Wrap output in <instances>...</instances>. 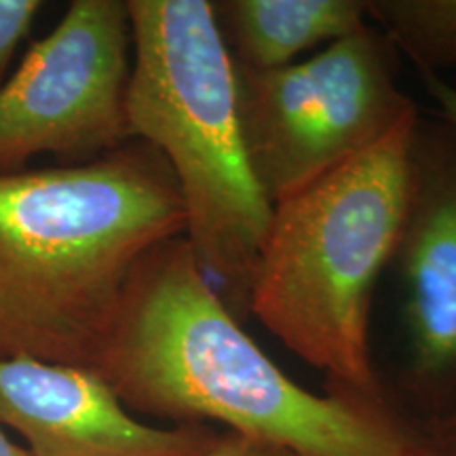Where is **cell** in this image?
<instances>
[{
  "mask_svg": "<svg viewBox=\"0 0 456 456\" xmlns=\"http://www.w3.org/2000/svg\"><path fill=\"white\" fill-rule=\"evenodd\" d=\"M41 0H0V85L7 81L13 57L41 13Z\"/></svg>",
  "mask_w": 456,
  "mask_h": 456,
  "instance_id": "11",
  "label": "cell"
},
{
  "mask_svg": "<svg viewBox=\"0 0 456 456\" xmlns=\"http://www.w3.org/2000/svg\"><path fill=\"white\" fill-rule=\"evenodd\" d=\"M0 425L30 456H201L220 442L209 425L155 427L81 366L0 357Z\"/></svg>",
  "mask_w": 456,
  "mask_h": 456,
  "instance_id": "8",
  "label": "cell"
},
{
  "mask_svg": "<svg viewBox=\"0 0 456 456\" xmlns=\"http://www.w3.org/2000/svg\"><path fill=\"white\" fill-rule=\"evenodd\" d=\"M425 456H456V406L446 414L423 420Z\"/></svg>",
  "mask_w": 456,
  "mask_h": 456,
  "instance_id": "12",
  "label": "cell"
},
{
  "mask_svg": "<svg viewBox=\"0 0 456 456\" xmlns=\"http://www.w3.org/2000/svg\"><path fill=\"white\" fill-rule=\"evenodd\" d=\"M214 15L235 70L289 66L319 45L370 24L366 0H216Z\"/></svg>",
  "mask_w": 456,
  "mask_h": 456,
  "instance_id": "9",
  "label": "cell"
},
{
  "mask_svg": "<svg viewBox=\"0 0 456 456\" xmlns=\"http://www.w3.org/2000/svg\"><path fill=\"white\" fill-rule=\"evenodd\" d=\"M201 456H294L288 450L271 446V444L239 436V433H222L220 442Z\"/></svg>",
  "mask_w": 456,
  "mask_h": 456,
  "instance_id": "13",
  "label": "cell"
},
{
  "mask_svg": "<svg viewBox=\"0 0 456 456\" xmlns=\"http://www.w3.org/2000/svg\"><path fill=\"white\" fill-rule=\"evenodd\" d=\"M131 414L224 425L294 456H425L423 423L389 399L302 389L245 334L184 237L135 265L85 366Z\"/></svg>",
  "mask_w": 456,
  "mask_h": 456,
  "instance_id": "1",
  "label": "cell"
},
{
  "mask_svg": "<svg viewBox=\"0 0 456 456\" xmlns=\"http://www.w3.org/2000/svg\"><path fill=\"white\" fill-rule=\"evenodd\" d=\"M419 77L436 104V117L456 129V85L448 83L440 74H419Z\"/></svg>",
  "mask_w": 456,
  "mask_h": 456,
  "instance_id": "14",
  "label": "cell"
},
{
  "mask_svg": "<svg viewBox=\"0 0 456 456\" xmlns=\"http://www.w3.org/2000/svg\"><path fill=\"white\" fill-rule=\"evenodd\" d=\"M399 57L395 45L368 24L277 70H235L245 155L271 205L419 110L397 85Z\"/></svg>",
  "mask_w": 456,
  "mask_h": 456,
  "instance_id": "5",
  "label": "cell"
},
{
  "mask_svg": "<svg viewBox=\"0 0 456 456\" xmlns=\"http://www.w3.org/2000/svg\"><path fill=\"white\" fill-rule=\"evenodd\" d=\"M0 456H30L26 448L17 446L15 442L9 440V436L4 433L3 425H0Z\"/></svg>",
  "mask_w": 456,
  "mask_h": 456,
  "instance_id": "15",
  "label": "cell"
},
{
  "mask_svg": "<svg viewBox=\"0 0 456 456\" xmlns=\"http://www.w3.org/2000/svg\"><path fill=\"white\" fill-rule=\"evenodd\" d=\"M366 11L419 74L456 68V0H366Z\"/></svg>",
  "mask_w": 456,
  "mask_h": 456,
  "instance_id": "10",
  "label": "cell"
},
{
  "mask_svg": "<svg viewBox=\"0 0 456 456\" xmlns=\"http://www.w3.org/2000/svg\"><path fill=\"white\" fill-rule=\"evenodd\" d=\"M184 232L174 174L140 140L0 174V357L87 366L135 265Z\"/></svg>",
  "mask_w": 456,
  "mask_h": 456,
  "instance_id": "2",
  "label": "cell"
},
{
  "mask_svg": "<svg viewBox=\"0 0 456 456\" xmlns=\"http://www.w3.org/2000/svg\"><path fill=\"white\" fill-rule=\"evenodd\" d=\"M397 271L403 385L427 419L456 406V129L419 117Z\"/></svg>",
  "mask_w": 456,
  "mask_h": 456,
  "instance_id": "7",
  "label": "cell"
},
{
  "mask_svg": "<svg viewBox=\"0 0 456 456\" xmlns=\"http://www.w3.org/2000/svg\"><path fill=\"white\" fill-rule=\"evenodd\" d=\"M419 117L273 205L249 313L322 370L328 389L385 397L370 357V311L402 231Z\"/></svg>",
  "mask_w": 456,
  "mask_h": 456,
  "instance_id": "4",
  "label": "cell"
},
{
  "mask_svg": "<svg viewBox=\"0 0 456 456\" xmlns=\"http://www.w3.org/2000/svg\"><path fill=\"white\" fill-rule=\"evenodd\" d=\"M129 74L127 0H72L0 85V174L41 155L85 163L129 142Z\"/></svg>",
  "mask_w": 456,
  "mask_h": 456,
  "instance_id": "6",
  "label": "cell"
},
{
  "mask_svg": "<svg viewBox=\"0 0 456 456\" xmlns=\"http://www.w3.org/2000/svg\"><path fill=\"white\" fill-rule=\"evenodd\" d=\"M129 140L169 165L186 214L184 239L226 309L249 315V294L273 214L256 182L237 114L235 68L212 0H127Z\"/></svg>",
  "mask_w": 456,
  "mask_h": 456,
  "instance_id": "3",
  "label": "cell"
}]
</instances>
